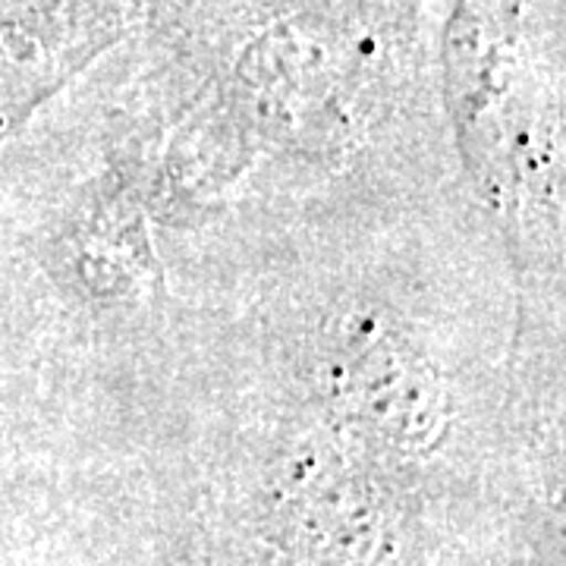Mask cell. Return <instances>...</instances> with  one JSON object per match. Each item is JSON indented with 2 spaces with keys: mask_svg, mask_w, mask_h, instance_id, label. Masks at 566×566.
Wrapping results in <instances>:
<instances>
[{
  "mask_svg": "<svg viewBox=\"0 0 566 566\" xmlns=\"http://www.w3.org/2000/svg\"><path fill=\"white\" fill-rule=\"evenodd\" d=\"M344 359L337 397L359 428L406 453H424L444 441L453 403L428 359L375 334L353 337Z\"/></svg>",
  "mask_w": 566,
  "mask_h": 566,
  "instance_id": "obj_1",
  "label": "cell"
},
{
  "mask_svg": "<svg viewBox=\"0 0 566 566\" xmlns=\"http://www.w3.org/2000/svg\"><path fill=\"white\" fill-rule=\"evenodd\" d=\"M290 520L308 554L327 566H371L387 547V516L363 479L337 460L308 457L286 488Z\"/></svg>",
  "mask_w": 566,
  "mask_h": 566,
  "instance_id": "obj_2",
  "label": "cell"
},
{
  "mask_svg": "<svg viewBox=\"0 0 566 566\" xmlns=\"http://www.w3.org/2000/svg\"><path fill=\"white\" fill-rule=\"evenodd\" d=\"M0 126H3V102H0Z\"/></svg>",
  "mask_w": 566,
  "mask_h": 566,
  "instance_id": "obj_3",
  "label": "cell"
}]
</instances>
